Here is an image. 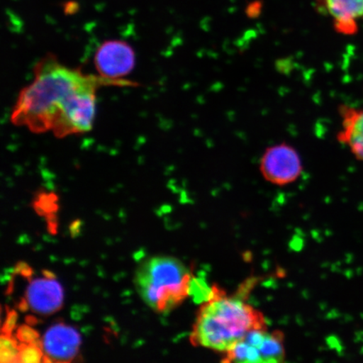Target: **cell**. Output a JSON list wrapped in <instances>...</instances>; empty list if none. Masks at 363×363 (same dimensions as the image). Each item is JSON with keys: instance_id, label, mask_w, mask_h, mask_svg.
I'll return each mask as SVG.
<instances>
[{"instance_id": "cell-8", "label": "cell", "mask_w": 363, "mask_h": 363, "mask_svg": "<svg viewBox=\"0 0 363 363\" xmlns=\"http://www.w3.org/2000/svg\"><path fill=\"white\" fill-rule=\"evenodd\" d=\"M316 6L333 20L335 31L352 35L363 20V0H316Z\"/></svg>"}, {"instance_id": "cell-5", "label": "cell", "mask_w": 363, "mask_h": 363, "mask_svg": "<svg viewBox=\"0 0 363 363\" xmlns=\"http://www.w3.org/2000/svg\"><path fill=\"white\" fill-rule=\"evenodd\" d=\"M259 169L267 182L278 186L294 183L303 172V163L297 150L288 143H279L266 149Z\"/></svg>"}, {"instance_id": "cell-6", "label": "cell", "mask_w": 363, "mask_h": 363, "mask_svg": "<svg viewBox=\"0 0 363 363\" xmlns=\"http://www.w3.org/2000/svg\"><path fill=\"white\" fill-rule=\"evenodd\" d=\"M135 63L134 50L124 40H106L95 52V67L104 78L123 79L134 69Z\"/></svg>"}, {"instance_id": "cell-3", "label": "cell", "mask_w": 363, "mask_h": 363, "mask_svg": "<svg viewBox=\"0 0 363 363\" xmlns=\"http://www.w3.org/2000/svg\"><path fill=\"white\" fill-rule=\"evenodd\" d=\"M193 281L191 272L183 262L174 257H156L140 264L135 285L147 305L163 313L191 295Z\"/></svg>"}, {"instance_id": "cell-2", "label": "cell", "mask_w": 363, "mask_h": 363, "mask_svg": "<svg viewBox=\"0 0 363 363\" xmlns=\"http://www.w3.org/2000/svg\"><path fill=\"white\" fill-rule=\"evenodd\" d=\"M264 315L237 297L214 289L199 310L191 333V342L225 353L252 330L266 328Z\"/></svg>"}, {"instance_id": "cell-11", "label": "cell", "mask_w": 363, "mask_h": 363, "mask_svg": "<svg viewBox=\"0 0 363 363\" xmlns=\"http://www.w3.org/2000/svg\"><path fill=\"white\" fill-rule=\"evenodd\" d=\"M19 349L11 335H3L0 357L2 362H19Z\"/></svg>"}, {"instance_id": "cell-9", "label": "cell", "mask_w": 363, "mask_h": 363, "mask_svg": "<svg viewBox=\"0 0 363 363\" xmlns=\"http://www.w3.org/2000/svg\"><path fill=\"white\" fill-rule=\"evenodd\" d=\"M63 302V290L60 284L52 278L38 279L31 282L26 291V303L38 314H53Z\"/></svg>"}, {"instance_id": "cell-14", "label": "cell", "mask_w": 363, "mask_h": 363, "mask_svg": "<svg viewBox=\"0 0 363 363\" xmlns=\"http://www.w3.org/2000/svg\"><path fill=\"white\" fill-rule=\"evenodd\" d=\"M79 3L75 1V0H67V1L62 4L63 12L67 16L74 15V13L79 11Z\"/></svg>"}, {"instance_id": "cell-1", "label": "cell", "mask_w": 363, "mask_h": 363, "mask_svg": "<svg viewBox=\"0 0 363 363\" xmlns=\"http://www.w3.org/2000/svg\"><path fill=\"white\" fill-rule=\"evenodd\" d=\"M108 86L136 84L86 74L48 54L36 63L33 81L21 91L11 121L33 133L51 131L57 138L87 133L93 128L98 90Z\"/></svg>"}, {"instance_id": "cell-7", "label": "cell", "mask_w": 363, "mask_h": 363, "mask_svg": "<svg viewBox=\"0 0 363 363\" xmlns=\"http://www.w3.org/2000/svg\"><path fill=\"white\" fill-rule=\"evenodd\" d=\"M81 345L79 331L65 324L50 328L43 335L40 347L49 361L66 362L78 355Z\"/></svg>"}, {"instance_id": "cell-13", "label": "cell", "mask_w": 363, "mask_h": 363, "mask_svg": "<svg viewBox=\"0 0 363 363\" xmlns=\"http://www.w3.org/2000/svg\"><path fill=\"white\" fill-rule=\"evenodd\" d=\"M17 337L22 343H35L36 339L38 338V334L29 326L23 325L17 331Z\"/></svg>"}, {"instance_id": "cell-10", "label": "cell", "mask_w": 363, "mask_h": 363, "mask_svg": "<svg viewBox=\"0 0 363 363\" xmlns=\"http://www.w3.org/2000/svg\"><path fill=\"white\" fill-rule=\"evenodd\" d=\"M338 112L340 118L338 142L348 148L357 160L363 162V106L342 104Z\"/></svg>"}, {"instance_id": "cell-4", "label": "cell", "mask_w": 363, "mask_h": 363, "mask_svg": "<svg viewBox=\"0 0 363 363\" xmlns=\"http://www.w3.org/2000/svg\"><path fill=\"white\" fill-rule=\"evenodd\" d=\"M223 362H281L285 358L284 335L266 328L250 331L223 354Z\"/></svg>"}, {"instance_id": "cell-12", "label": "cell", "mask_w": 363, "mask_h": 363, "mask_svg": "<svg viewBox=\"0 0 363 363\" xmlns=\"http://www.w3.org/2000/svg\"><path fill=\"white\" fill-rule=\"evenodd\" d=\"M42 347L35 343H23L19 349V362L34 363L40 362L43 356Z\"/></svg>"}, {"instance_id": "cell-15", "label": "cell", "mask_w": 363, "mask_h": 363, "mask_svg": "<svg viewBox=\"0 0 363 363\" xmlns=\"http://www.w3.org/2000/svg\"><path fill=\"white\" fill-rule=\"evenodd\" d=\"M17 314L15 311H12L7 316L6 324H4L3 331L6 335H11L16 323Z\"/></svg>"}]
</instances>
